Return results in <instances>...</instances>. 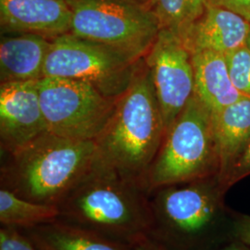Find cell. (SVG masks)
Listing matches in <instances>:
<instances>
[{"label":"cell","mask_w":250,"mask_h":250,"mask_svg":"<svg viewBox=\"0 0 250 250\" xmlns=\"http://www.w3.org/2000/svg\"><path fill=\"white\" fill-rule=\"evenodd\" d=\"M146 195L142 185L98 157L59 205L60 219L134 246L151 232V205Z\"/></svg>","instance_id":"6da1fadb"},{"label":"cell","mask_w":250,"mask_h":250,"mask_svg":"<svg viewBox=\"0 0 250 250\" xmlns=\"http://www.w3.org/2000/svg\"><path fill=\"white\" fill-rule=\"evenodd\" d=\"M166 133L150 72L143 58L130 86L115 99L110 119L95 140L99 158L144 188Z\"/></svg>","instance_id":"7a4b0ae2"},{"label":"cell","mask_w":250,"mask_h":250,"mask_svg":"<svg viewBox=\"0 0 250 250\" xmlns=\"http://www.w3.org/2000/svg\"><path fill=\"white\" fill-rule=\"evenodd\" d=\"M98 157L96 141L47 132L6 155L1 167V188L34 202L59 207Z\"/></svg>","instance_id":"3957f363"},{"label":"cell","mask_w":250,"mask_h":250,"mask_svg":"<svg viewBox=\"0 0 250 250\" xmlns=\"http://www.w3.org/2000/svg\"><path fill=\"white\" fill-rule=\"evenodd\" d=\"M218 172L211 114L194 94L168 129L144 188L150 194L161 188L217 177Z\"/></svg>","instance_id":"277c9868"},{"label":"cell","mask_w":250,"mask_h":250,"mask_svg":"<svg viewBox=\"0 0 250 250\" xmlns=\"http://www.w3.org/2000/svg\"><path fill=\"white\" fill-rule=\"evenodd\" d=\"M73 36L141 60L161 31L151 8L134 0H67Z\"/></svg>","instance_id":"5b68a950"},{"label":"cell","mask_w":250,"mask_h":250,"mask_svg":"<svg viewBox=\"0 0 250 250\" xmlns=\"http://www.w3.org/2000/svg\"><path fill=\"white\" fill-rule=\"evenodd\" d=\"M141 61L66 34L50 39L43 77L83 81L116 99L130 86Z\"/></svg>","instance_id":"8992f818"},{"label":"cell","mask_w":250,"mask_h":250,"mask_svg":"<svg viewBox=\"0 0 250 250\" xmlns=\"http://www.w3.org/2000/svg\"><path fill=\"white\" fill-rule=\"evenodd\" d=\"M150 201V235L189 245L205 235L220 213L224 192L217 177L161 188Z\"/></svg>","instance_id":"52a82bcc"},{"label":"cell","mask_w":250,"mask_h":250,"mask_svg":"<svg viewBox=\"0 0 250 250\" xmlns=\"http://www.w3.org/2000/svg\"><path fill=\"white\" fill-rule=\"evenodd\" d=\"M37 89L48 133L66 138L95 141L115 106V99L83 81L43 77Z\"/></svg>","instance_id":"ba28073f"},{"label":"cell","mask_w":250,"mask_h":250,"mask_svg":"<svg viewBox=\"0 0 250 250\" xmlns=\"http://www.w3.org/2000/svg\"><path fill=\"white\" fill-rule=\"evenodd\" d=\"M144 61L168 131L195 94L192 54L180 36L161 29Z\"/></svg>","instance_id":"9c48e42d"},{"label":"cell","mask_w":250,"mask_h":250,"mask_svg":"<svg viewBox=\"0 0 250 250\" xmlns=\"http://www.w3.org/2000/svg\"><path fill=\"white\" fill-rule=\"evenodd\" d=\"M37 82H9L0 85V146L11 154L47 133Z\"/></svg>","instance_id":"30bf717a"},{"label":"cell","mask_w":250,"mask_h":250,"mask_svg":"<svg viewBox=\"0 0 250 250\" xmlns=\"http://www.w3.org/2000/svg\"><path fill=\"white\" fill-rule=\"evenodd\" d=\"M67 0H0L1 34H36L49 39L70 34Z\"/></svg>","instance_id":"8fae6325"},{"label":"cell","mask_w":250,"mask_h":250,"mask_svg":"<svg viewBox=\"0 0 250 250\" xmlns=\"http://www.w3.org/2000/svg\"><path fill=\"white\" fill-rule=\"evenodd\" d=\"M250 34V21L228 9L208 4L181 39L191 54L213 51L227 55L246 45Z\"/></svg>","instance_id":"7c38bea8"},{"label":"cell","mask_w":250,"mask_h":250,"mask_svg":"<svg viewBox=\"0 0 250 250\" xmlns=\"http://www.w3.org/2000/svg\"><path fill=\"white\" fill-rule=\"evenodd\" d=\"M50 39L36 34H2L0 80L37 82L43 78Z\"/></svg>","instance_id":"4fadbf2b"},{"label":"cell","mask_w":250,"mask_h":250,"mask_svg":"<svg viewBox=\"0 0 250 250\" xmlns=\"http://www.w3.org/2000/svg\"><path fill=\"white\" fill-rule=\"evenodd\" d=\"M215 142L219 158L217 179L224 193L225 186L242 152L250 138V99L237 102L211 115Z\"/></svg>","instance_id":"5bb4252c"},{"label":"cell","mask_w":250,"mask_h":250,"mask_svg":"<svg viewBox=\"0 0 250 250\" xmlns=\"http://www.w3.org/2000/svg\"><path fill=\"white\" fill-rule=\"evenodd\" d=\"M195 95L209 110L220 112L243 98L232 84L226 57L213 51L192 53Z\"/></svg>","instance_id":"9a60e30c"},{"label":"cell","mask_w":250,"mask_h":250,"mask_svg":"<svg viewBox=\"0 0 250 250\" xmlns=\"http://www.w3.org/2000/svg\"><path fill=\"white\" fill-rule=\"evenodd\" d=\"M39 250H134V246L58 219L22 231Z\"/></svg>","instance_id":"2e32d148"},{"label":"cell","mask_w":250,"mask_h":250,"mask_svg":"<svg viewBox=\"0 0 250 250\" xmlns=\"http://www.w3.org/2000/svg\"><path fill=\"white\" fill-rule=\"evenodd\" d=\"M58 206L46 205L19 197L8 189H0V223L2 227L21 231L60 219Z\"/></svg>","instance_id":"e0dca14e"},{"label":"cell","mask_w":250,"mask_h":250,"mask_svg":"<svg viewBox=\"0 0 250 250\" xmlns=\"http://www.w3.org/2000/svg\"><path fill=\"white\" fill-rule=\"evenodd\" d=\"M208 0H151L161 29L182 37L205 11Z\"/></svg>","instance_id":"ac0fdd59"},{"label":"cell","mask_w":250,"mask_h":250,"mask_svg":"<svg viewBox=\"0 0 250 250\" xmlns=\"http://www.w3.org/2000/svg\"><path fill=\"white\" fill-rule=\"evenodd\" d=\"M233 86L250 99V51L247 45L225 55Z\"/></svg>","instance_id":"d6986e66"},{"label":"cell","mask_w":250,"mask_h":250,"mask_svg":"<svg viewBox=\"0 0 250 250\" xmlns=\"http://www.w3.org/2000/svg\"><path fill=\"white\" fill-rule=\"evenodd\" d=\"M0 250H39L21 230L1 227Z\"/></svg>","instance_id":"ffe728a7"},{"label":"cell","mask_w":250,"mask_h":250,"mask_svg":"<svg viewBox=\"0 0 250 250\" xmlns=\"http://www.w3.org/2000/svg\"><path fill=\"white\" fill-rule=\"evenodd\" d=\"M249 175H250V138L245 149L242 152L241 156L232 167L225 186L226 191L234 184Z\"/></svg>","instance_id":"44dd1931"},{"label":"cell","mask_w":250,"mask_h":250,"mask_svg":"<svg viewBox=\"0 0 250 250\" xmlns=\"http://www.w3.org/2000/svg\"><path fill=\"white\" fill-rule=\"evenodd\" d=\"M208 4L228 9L250 22V0H208Z\"/></svg>","instance_id":"7402d4cb"},{"label":"cell","mask_w":250,"mask_h":250,"mask_svg":"<svg viewBox=\"0 0 250 250\" xmlns=\"http://www.w3.org/2000/svg\"><path fill=\"white\" fill-rule=\"evenodd\" d=\"M234 235L238 241L242 242L250 247V216H239L233 225Z\"/></svg>","instance_id":"603a6c76"},{"label":"cell","mask_w":250,"mask_h":250,"mask_svg":"<svg viewBox=\"0 0 250 250\" xmlns=\"http://www.w3.org/2000/svg\"><path fill=\"white\" fill-rule=\"evenodd\" d=\"M134 250H160L150 236L144 237L134 245Z\"/></svg>","instance_id":"cb8c5ba5"},{"label":"cell","mask_w":250,"mask_h":250,"mask_svg":"<svg viewBox=\"0 0 250 250\" xmlns=\"http://www.w3.org/2000/svg\"><path fill=\"white\" fill-rule=\"evenodd\" d=\"M221 250H250V247L237 240L236 242H233L232 244L228 245L227 247H225Z\"/></svg>","instance_id":"d4e9b609"},{"label":"cell","mask_w":250,"mask_h":250,"mask_svg":"<svg viewBox=\"0 0 250 250\" xmlns=\"http://www.w3.org/2000/svg\"><path fill=\"white\" fill-rule=\"evenodd\" d=\"M134 1H137V2H140V3H143L145 5H147L151 8V0H134Z\"/></svg>","instance_id":"484cf974"},{"label":"cell","mask_w":250,"mask_h":250,"mask_svg":"<svg viewBox=\"0 0 250 250\" xmlns=\"http://www.w3.org/2000/svg\"><path fill=\"white\" fill-rule=\"evenodd\" d=\"M246 45H247V47L249 48V50L250 51V36H249V38H248V41H247V44H246Z\"/></svg>","instance_id":"4316f807"}]
</instances>
